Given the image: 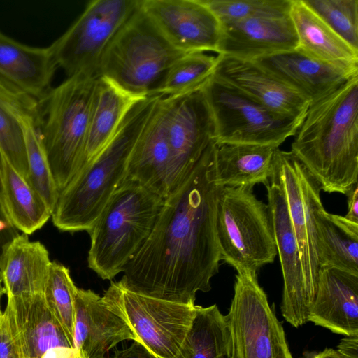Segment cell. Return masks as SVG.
Wrapping results in <instances>:
<instances>
[{
  "instance_id": "cell-28",
  "label": "cell",
  "mask_w": 358,
  "mask_h": 358,
  "mask_svg": "<svg viewBox=\"0 0 358 358\" xmlns=\"http://www.w3.org/2000/svg\"><path fill=\"white\" fill-rule=\"evenodd\" d=\"M0 178L5 207L13 226L27 235L41 229L52 212L0 151Z\"/></svg>"
},
{
  "instance_id": "cell-5",
  "label": "cell",
  "mask_w": 358,
  "mask_h": 358,
  "mask_svg": "<svg viewBox=\"0 0 358 358\" xmlns=\"http://www.w3.org/2000/svg\"><path fill=\"white\" fill-rule=\"evenodd\" d=\"M96 78L68 77L38 101L36 122L59 192L83 164Z\"/></svg>"
},
{
  "instance_id": "cell-35",
  "label": "cell",
  "mask_w": 358,
  "mask_h": 358,
  "mask_svg": "<svg viewBox=\"0 0 358 358\" xmlns=\"http://www.w3.org/2000/svg\"><path fill=\"white\" fill-rule=\"evenodd\" d=\"M17 115L0 103V151L27 182L29 171L24 136Z\"/></svg>"
},
{
  "instance_id": "cell-25",
  "label": "cell",
  "mask_w": 358,
  "mask_h": 358,
  "mask_svg": "<svg viewBox=\"0 0 358 358\" xmlns=\"http://www.w3.org/2000/svg\"><path fill=\"white\" fill-rule=\"evenodd\" d=\"M289 16L296 34L298 51L321 62L358 68V50L332 30L303 0H292Z\"/></svg>"
},
{
  "instance_id": "cell-23",
  "label": "cell",
  "mask_w": 358,
  "mask_h": 358,
  "mask_svg": "<svg viewBox=\"0 0 358 358\" xmlns=\"http://www.w3.org/2000/svg\"><path fill=\"white\" fill-rule=\"evenodd\" d=\"M57 66L49 47L28 46L0 31V77L38 101L50 90Z\"/></svg>"
},
{
  "instance_id": "cell-7",
  "label": "cell",
  "mask_w": 358,
  "mask_h": 358,
  "mask_svg": "<svg viewBox=\"0 0 358 358\" xmlns=\"http://www.w3.org/2000/svg\"><path fill=\"white\" fill-rule=\"evenodd\" d=\"M252 187H223L216 209V233L220 261L237 273L257 274L272 263L277 250L268 204L257 199Z\"/></svg>"
},
{
  "instance_id": "cell-4",
  "label": "cell",
  "mask_w": 358,
  "mask_h": 358,
  "mask_svg": "<svg viewBox=\"0 0 358 358\" xmlns=\"http://www.w3.org/2000/svg\"><path fill=\"white\" fill-rule=\"evenodd\" d=\"M164 201L124 178L89 231V268L103 280L124 272L151 234Z\"/></svg>"
},
{
  "instance_id": "cell-2",
  "label": "cell",
  "mask_w": 358,
  "mask_h": 358,
  "mask_svg": "<svg viewBox=\"0 0 358 358\" xmlns=\"http://www.w3.org/2000/svg\"><path fill=\"white\" fill-rule=\"evenodd\" d=\"M291 152L327 192L358 183V76L311 103Z\"/></svg>"
},
{
  "instance_id": "cell-19",
  "label": "cell",
  "mask_w": 358,
  "mask_h": 358,
  "mask_svg": "<svg viewBox=\"0 0 358 358\" xmlns=\"http://www.w3.org/2000/svg\"><path fill=\"white\" fill-rule=\"evenodd\" d=\"M254 61L294 90L310 104L358 76V68L321 62L297 50Z\"/></svg>"
},
{
  "instance_id": "cell-12",
  "label": "cell",
  "mask_w": 358,
  "mask_h": 358,
  "mask_svg": "<svg viewBox=\"0 0 358 358\" xmlns=\"http://www.w3.org/2000/svg\"><path fill=\"white\" fill-rule=\"evenodd\" d=\"M229 319L231 358H293L285 334L257 274L238 272Z\"/></svg>"
},
{
  "instance_id": "cell-33",
  "label": "cell",
  "mask_w": 358,
  "mask_h": 358,
  "mask_svg": "<svg viewBox=\"0 0 358 358\" xmlns=\"http://www.w3.org/2000/svg\"><path fill=\"white\" fill-rule=\"evenodd\" d=\"M220 24L257 16L288 15L292 0H201Z\"/></svg>"
},
{
  "instance_id": "cell-30",
  "label": "cell",
  "mask_w": 358,
  "mask_h": 358,
  "mask_svg": "<svg viewBox=\"0 0 358 358\" xmlns=\"http://www.w3.org/2000/svg\"><path fill=\"white\" fill-rule=\"evenodd\" d=\"M216 64L217 56L187 54L165 72L150 96H174L198 89L213 76Z\"/></svg>"
},
{
  "instance_id": "cell-43",
  "label": "cell",
  "mask_w": 358,
  "mask_h": 358,
  "mask_svg": "<svg viewBox=\"0 0 358 358\" xmlns=\"http://www.w3.org/2000/svg\"><path fill=\"white\" fill-rule=\"evenodd\" d=\"M1 283L2 282L0 280V317L3 315V313L1 311V301L2 296L6 294V290Z\"/></svg>"
},
{
  "instance_id": "cell-37",
  "label": "cell",
  "mask_w": 358,
  "mask_h": 358,
  "mask_svg": "<svg viewBox=\"0 0 358 358\" xmlns=\"http://www.w3.org/2000/svg\"><path fill=\"white\" fill-rule=\"evenodd\" d=\"M18 234L17 229L12 224L5 207L0 178V246L1 247Z\"/></svg>"
},
{
  "instance_id": "cell-11",
  "label": "cell",
  "mask_w": 358,
  "mask_h": 358,
  "mask_svg": "<svg viewBox=\"0 0 358 358\" xmlns=\"http://www.w3.org/2000/svg\"><path fill=\"white\" fill-rule=\"evenodd\" d=\"M140 6V0H94L49 48L68 77L99 76L103 53L116 33Z\"/></svg>"
},
{
  "instance_id": "cell-3",
  "label": "cell",
  "mask_w": 358,
  "mask_h": 358,
  "mask_svg": "<svg viewBox=\"0 0 358 358\" xmlns=\"http://www.w3.org/2000/svg\"><path fill=\"white\" fill-rule=\"evenodd\" d=\"M162 96H146L127 112L114 137L90 162L82 167L59 192L52 215L62 231H90L115 189L126 176L135 143Z\"/></svg>"
},
{
  "instance_id": "cell-10",
  "label": "cell",
  "mask_w": 358,
  "mask_h": 358,
  "mask_svg": "<svg viewBox=\"0 0 358 358\" xmlns=\"http://www.w3.org/2000/svg\"><path fill=\"white\" fill-rule=\"evenodd\" d=\"M202 90L211 112L216 144L279 148L294 136L303 121L268 110L213 76Z\"/></svg>"
},
{
  "instance_id": "cell-42",
  "label": "cell",
  "mask_w": 358,
  "mask_h": 358,
  "mask_svg": "<svg viewBox=\"0 0 358 358\" xmlns=\"http://www.w3.org/2000/svg\"><path fill=\"white\" fill-rule=\"evenodd\" d=\"M317 355L318 358H343L336 350L329 348L317 352Z\"/></svg>"
},
{
  "instance_id": "cell-24",
  "label": "cell",
  "mask_w": 358,
  "mask_h": 358,
  "mask_svg": "<svg viewBox=\"0 0 358 358\" xmlns=\"http://www.w3.org/2000/svg\"><path fill=\"white\" fill-rule=\"evenodd\" d=\"M145 97L126 91L106 76L96 78L81 168L106 147L129 109Z\"/></svg>"
},
{
  "instance_id": "cell-18",
  "label": "cell",
  "mask_w": 358,
  "mask_h": 358,
  "mask_svg": "<svg viewBox=\"0 0 358 358\" xmlns=\"http://www.w3.org/2000/svg\"><path fill=\"white\" fill-rule=\"evenodd\" d=\"M220 25L217 55L254 61L294 50L298 46L289 15L257 16Z\"/></svg>"
},
{
  "instance_id": "cell-29",
  "label": "cell",
  "mask_w": 358,
  "mask_h": 358,
  "mask_svg": "<svg viewBox=\"0 0 358 358\" xmlns=\"http://www.w3.org/2000/svg\"><path fill=\"white\" fill-rule=\"evenodd\" d=\"M231 337L227 315L216 304L196 306L195 316L177 358H231Z\"/></svg>"
},
{
  "instance_id": "cell-41",
  "label": "cell",
  "mask_w": 358,
  "mask_h": 358,
  "mask_svg": "<svg viewBox=\"0 0 358 358\" xmlns=\"http://www.w3.org/2000/svg\"><path fill=\"white\" fill-rule=\"evenodd\" d=\"M348 197L347 220L358 224V183L355 184L345 194Z\"/></svg>"
},
{
  "instance_id": "cell-20",
  "label": "cell",
  "mask_w": 358,
  "mask_h": 358,
  "mask_svg": "<svg viewBox=\"0 0 358 358\" xmlns=\"http://www.w3.org/2000/svg\"><path fill=\"white\" fill-rule=\"evenodd\" d=\"M125 340L136 341L127 324L112 312L102 296L90 289H77L73 346L83 358H105Z\"/></svg>"
},
{
  "instance_id": "cell-32",
  "label": "cell",
  "mask_w": 358,
  "mask_h": 358,
  "mask_svg": "<svg viewBox=\"0 0 358 358\" xmlns=\"http://www.w3.org/2000/svg\"><path fill=\"white\" fill-rule=\"evenodd\" d=\"M77 289L69 269L58 262H52L43 298L73 345Z\"/></svg>"
},
{
  "instance_id": "cell-34",
  "label": "cell",
  "mask_w": 358,
  "mask_h": 358,
  "mask_svg": "<svg viewBox=\"0 0 358 358\" xmlns=\"http://www.w3.org/2000/svg\"><path fill=\"white\" fill-rule=\"evenodd\" d=\"M332 30L358 50V0H303Z\"/></svg>"
},
{
  "instance_id": "cell-26",
  "label": "cell",
  "mask_w": 358,
  "mask_h": 358,
  "mask_svg": "<svg viewBox=\"0 0 358 358\" xmlns=\"http://www.w3.org/2000/svg\"><path fill=\"white\" fill-rule=\"evenodd\" d=\"M279 148L247 144H216L215 170L223 187L266 185L273 173Z\"/></svg>"
},
{
  "instance_id": "cell-13",
  "label": "cell",
  "mask_w": 358,
  "mask_h": 358,
  "mask_svg": "<svg viewBox=\"0 0 358 358\" xmlns=\"http://www.w3.org/2000/svg\"><path fill=\"white\" fill-rule=\"evenodd\" d=\"M273 173L284 190L299 250L306 295L312 306L320 270L315 216L323 208L321 189L303 164L291 152L278 149Z\"/></svg>"
},
{
  "instance_id": "cell-36",
  "label": "cell",
  "mask_w": 358,
  "mask_h": 358,
  "mask_svg": "<svg viewBox=\"0 0 358 358\" xmlns=\"http://www.w3.org/2000/svg\"><path fill=\"white\" fill-rule=\"evenodd\" d=\"M0 103L16 114L29 113L37 117L38 101L1 77Z\"/></svg>"
},
{
  "instance_id": "cell-21",
  "label": "cell",
  "mask_w": 358,
  "mask_h": 358,
  "mask_svg": "<svg viewBox=\"0 0 358 358\" xmlns=\"http://www.w3.org/2000/svg\"><path fill=\"white\" fill-rule=\"evenodd\" d=\"M308 322L344 336L358 335V275L321 266Z\"/></svg>"
},
{
  "instance_id": "cell-1",
  "label": "cell",
  "mask_w": 358,
  "mask_h": 358,
  "mask_svg": "<svg viewBox=\"0 0 358 358\" xmlns=\"http://www.w3.org/2000/svg\"><path fill=\"white\" fill-rule=\"evenodd\" d=\"M215 150L213 141L164 199L151 234L120 280L128 289L185 304H195L198 292L211 289L220 262L215 220L222 187L216 175Z\"/></svg>"
},
{
  "instance_id": "cell-38",
  "label": "cell",
  "mask_w": 358,
  "mask_h": 358,
  "mask_svg": "<svg viewBox=\"0 0 358 358\" xmlns=\"http://www.w3.org/2000/svg\"><path fill=\"white\" fill-rule=\"evenodd\" d=\"M109 358H159L138 342L134 343L128 348L115 350Z\"/></svg>"
},
{
  "instance_id": "cell-14",
  "label": "cell",
  "mask_w": 358,
  "mask_h": 358,
  "mask_svg": "<svg viewBox=\"0 0 358 358\" xmlns=\"http://www.w3.org/2000/svg\"><path fill=\"white\" fill-rule=\"evenodd\" d=\"M7 298L3 317L18 358H83L43 294Z\"/></svg>"
},
{
  "instance_id": "cell-17",
  "label": "cell",
  "mask_w": 358,
  "mask_h": 358,
  "mask_svg": "<svg viewBox=\"0 0 358 358\" xmlns=\"http://www.w3.org/2000/svg\"><path fill=\"white\" fill-rule=\"evenodd\" d=\"M213 76L285 117L303 120L310 105L294 90L255 61L217 55Z\"/></svg>"
},
{
  "instance_id": "cell-15",
  "label": "cell",
  "mask_w": 358,
  "mask_h": 358,
  "mask_svg": "<svg viewBox=\"0 0 358 358\" xmlns=\"http://www.w3.org/2000/svg\"><path fill=\"white\" fill-rule=\"evenodd\" d=\"M273 236L283 278L281 312L294 327L308 322L311 306L308 300L297 241L289 215L282 184L273 173L265 185Z\"/></svg>"
},
{
  "instance_id": "cell-40",
  "label": "cell",
  "mask_w": 358,
  "mask_h": 358,
  "mask_svg": "<svg viewBox=\"0 0 358 358\" xmlns=\"http://www.w3.org/2000/svg\"><path fill=\"white\" fill-rule=\"evenodd\" d=\"M336 350L343 358H358V335L344 336Z\"/></svg>"
},
{
  "instance_id": "cell-22",
  "label": "cell",
  "mask_w": 358,
  "mask_h": 358,
  "mask_svg": "<svg viewBox=\"0 0 358 358\" xmlns=\"http://www.w3.org/2000/svg\"><path fill=\"white\" fill-rule=\"evenodd\" d=\"M52 262L46 248L18 234L1 246L0 280L7 296L43 294Z\"/></svg>"
},
{
  "instance_id": "cell-39",
  "label": "cell",
  "mask_w": 358,
  "mask_h": 358,
  "mask_svg": "<svg viewBox=\"0 0 358 358\" xmlns=\"http://www.w3.org/2000/svg\"><path fill=\"white\" fill-rule=\"evenodd\" d=\"M0 358H18L3 315L0 317Z\"/></svg>"
},
{
  "instance_id": "cell-8",
  "label": "cell",
  "mask_w": 358,
  "mask_h": 358,
  "mask_svg": "<svg viewBox=\"0 0 358 358\" xmlns=\"http://www.w3.org/2000/svg\"><path fill=\"white\" fill-rule=\"evenodd\" d=\"M143 129L170 157L172 193L214 141L213 120L202 86L161 97Z\"/></svg>"
},
{
  "instance_id": "cell-9",
  "label": "cell",
  "mask_w": 358,
  "mask_h": 358,
  "mask_svg": "<svg viewBox=\"0 0 358 358\" xmlns=\"http://www.w3.org/2000/svg\"><path fill=\"white\" fill-rule=\"evenodd\" d=\"M138 342L159 358H177L196 313L185 304L138 293L111 282L102 296Z\"/></svg>"
},
{
  "instance_id": "cell-31",
  "label": "cell",
  "mask_w": 358,
  "mask_h": 358,
  "mask_svg": "<svg viewBox=\"0 0 358 358\" xmlns=\"http://www.w3.org/2000/svg\"><path fill=\"white\" fill-rule=\"evenodd\" d=\"M17 116L24 136L29 171L27 182L42 196L53 213L59 192L50 171L36 117L29 113Z\"/></svg>"
},
{
  "instance_id": "cell-27",
  "label": "cell",
  "mask_w": 358,
  "mask_h": 358,
  "mask_svg": "<svg viewBox=\"0 0 358 358\" xmlns=\"http://www.w3.org/2000/svg\"><path fill=\"white\" fill-rule=\"evenodd\" d=\"M320 268L333 267L358 275V224L327 212L315 216Z\"/></svg>"
},
{
  "instance_id": "cell-6",
  "label": "cell",
  "mask_w": 358,
  "mask_h": 358,
  "mask_svg": "<svg viewBox=\"0 0 358 358\" xmlns=\"http://www.w3.org/2000/svg\"><path fill=\"white\" fill-rule=\"evenodd\" d=\"M187 54L168 41L140 5L106 48L99 76L131 94L149 96L165 72Z\"/></svg>"
},
{
  "instance_id": "cell-16",
  "label": "cell",
  "mask_w": 358,
  "mask_h": 358,
  "mask_svg": "<svg viewBox=\"0 0 358 358\" xmlns=\"http://www.w3.org/2000/svg\"><path fill=\"white\" fill-rule=\"evenodd\" d=\"M140 5L178 50L217 54L221 25L201 0H141Z\"/></svg>"
}]
</instances>
